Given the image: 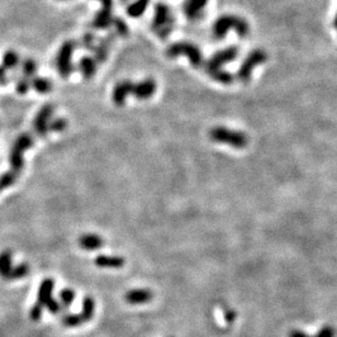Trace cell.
I'll use <instances>...</instances> for the list:
<instances>
[{"mask_svg": "<svg viewBox=\"0 0 337 337\" xmlns=\"http://www.w3.org/2000/svg\"><path fill=\"white\" fill-rule=\"evenodd\" d=\"M53 114V106L50 104L44 105L36 114L34 119V129L39 136H46L48 131V122Z\"/></svg>", "mask_w": 337, "mask_h": 337, "instance_id": "30bf717a", "label": "cell"}, {"mask_svg": "<svg viewBox=\"0 0 337 337\" xmlns=\"http://www.w3.org/2000/svg\"><path fill=\"white\" fill-rule=\"evenodd\" d=\"M30 272V267L28 264H21L17 267H12L8 275L5 277L7 281H15V279H20L27 276Z\"/></svg>", "mask_w": 337, "mask_h": 337, "instance_id": "cb8c5ba5", "label": "cell"}, {"mask_svg": "<svg viewBox=\"0 0 337 337\" xmlns=\"http://www.w3.org/2000/svg\"><path fill=\"white\" fill-rule=\"evenodd\" d=\"M103 239L97 234H84L79 238V245L84 250L95 251L103 246Z\"/></svg>", "mask_w": 337, "mask_h": 337, "instance_id": "e0dca14e", "label": "cell"}, {"mask_svg": "<svg viewBox=\"0 0 337 337\" xmlns=\"http://www.w3.org/2000/svg\"><path fill=\"white\" fill-rule=\"evenodd\" d=\"M113 35L110 34L105 39L101 40L98 45H95L93 52H94V60L98 63H103L106 61L107 56H109V50L113 43Z\"/></svg>", "mask_w": 337, "mask_h": 337, "instance_id": "9a60e30c", "label": "cell"}, {"mask_svg": "<svg viewBox=\"0 0 337 337\" xmlns=\"http://www.w3.org/2000/svg\"><path fill=\"white\" fill-rule=\"evenodd\" d=\"M209 136L215 142L230 145L234 148H244L249 142V138L243 132L227 129L224 127H215L209 131Z\"/></svg>", "mask_w": 337, "mask_h": 337, "instance_id": "5b68a950", "label": "cell"}, {"mask_svg": "<svg viewBox=\"0 0 337 337\" xmlns=\"http://www.w3.org/2000/svg\"><path fill=\"white\" fill-rule=\"evenodd\" d=\"M231 28H234V30L238 32V34L241 37H244L247 34V32H249L247 23L244 20H242V19L232 16H224L217 19V21L214 24L213 28L214 36L218 40L224 39L225 35L227 34V32Z\"/></svg>", "mask_w": 337, "mask_h": 337, "instance_id": "7a4b0ae2", "label": "cell"}, {"mask_svg": "<svg viewBox=\"0 0 337 337\" xmlns=\"http://www.w3.org/2000/svg\"><path fill=\"white\" fill-rule=\"evenodd\" d=\"M154 294L149 289H132L125 295V300L130 304H143L149 302Z\"/></svg>", "mask_w": 337, "mask_h": 337, "instance_id": "5bb4252c", "label": "cell"}, {"mask_svg": "<svg viewBox=\"0 0 337 337\" xmlns=\"http://www.w3.org/2000/svg\"><path fill=\"white\" fill-rule=\"evenodd\" d=\"M157 85L154 79H146L144 81L133 84L132 94L139 100H146L155 93Z\"/></svg>", "mask_w": 337, "mask_h": 337, "instance_id": "4fadbf2b", "label": "cell"}, {"mask_svg": "<svg viewBox=\"0 0 337 337\" xmlns=\"http://www.w3.org/2000/svg\"><path fill=\"white\" fill-rule=\"evenodd\" d=\"M112 24L115 27L116 33L120 36H126L128 35L129 30H128V25L120 18H113V22Z\"/></svg>", "mask_w": 337, "mask_h": 337, "instance_id": "f1b7e54d", "label": "cell"}, {"mask_svg": "<svg viewBox=\"0 0 337 337\" xmlns=\"http://www.w3.org/2000/svg\"><path fill=\"white\" fill-rule=\"evenodd\" d=\"M100 2L102 4V8L95 15L92 27L97 30H103L111 27L113 22V0H100Z\"/></svg>", "mask_w": 337, "mask_h": 337, "instance_id": "ba28073f", "label": "cell"}, {"mask_svg": "<svg viewBox=\"0 0 337 337\" xmlns=\"http://www.w3.org/2000/svg\"><path fill=\"white\" fill-rule=\"evenodd\" d=\"M165 54H167V57H169V58H175V57L181 55L186 56L188 57L193 67L199 68L203 66V54L200 49L194 45V44L187 42L174 43L168 47Z\"/></svg>", "mask_w": 337, "mask_h": 337, "instance_id": "277c9868", "label": "cell"}, {"mask_svg": "<svg viewBox=\"0 0 337 337\" xmlns=\"http://www.w3.org/2000/svg\"><path fill=\"white\" fill-rule=\"evenodd\" d=\"M45 306L47 307L48 311H49V312L52 313V314H57V313H59L60 311L65 310V309L62 308L61 303H59V302L57 301L56 299H54V298H50L49 300L47 301V303L45 304Z\"/></svg>", "mask_w": 337, "mask_h": 337, "instance_id": "e575fe53", "label": "cell"}, {"mask_svg": "<svg viewBox=\"0 0 337 337\" xmlns=\"http://www.w3.org/2000/svg\"><path fill=\"white\" fill-rule=\"evenodd\" d=\"M3 63L5 68L14 69L19 65V56L15 52H12V50H9V52L4 55Z\"/></svg>", "mask_w": 337, "mask_h": 337, "instance_id": "4316f807", "label": "cell"}, {"mask_svg": "<svg viewBox=\"0 0 337 337\" xmlns=\"http://www.w3.org/2000/svg\"><path fill=\"white\" fill-rule=\"evenodd\" d=\"M68 126L67 120L65 118H56L52 123L48 124V130H53L56 132L63 131Z\"/></svg>", "mask_w": 337, "mask_h": 337, "instance_id": "4dcf8cb0", "label": "cell"}, {"mask_svg": "<svg viewBox=\"0 0 337 337\" xmlns=\"http://www.w3.org/2000/svg\"><path fill=\"white\" fill-rule=\"evenodd\" d=\"M94 264L101 268H122L125 265V259L120 256L99 255L95 257Z\"/></svg>", "mask_w": 337, "mask_h": 337, "instance_id": "2e32d148", "label": "cell"}, {"mask_svg": "<svg viewBox=\"0 0 337 337\" xmlns=\"http://www.w3.org/2000/svg\"><path fill=\"white\" fill-rule=\"evenodd\" d=\"M31 86L39 93H48L53 89V85L48 79L36 77L31 81Z\"/></svg>", "mask_w": 337, "mask_h": 337, "instance_id": "603a6c76", "label": "cell"}, {"mask_svg": "<svg viewBox=\"0 0 337 337\" xmlns=\"http://www.w3.org/2000/svg\"><path fill=\"white\" fill-rule=\"evenodd\" d=\"M150 0H135L127 8V14L132 18L141 17L146 11V9H147Z\"/></svg>", "mask_w": 337, "mask_h": 337, "instance_id": "44dd1931", "label": "cell"}, {"mask_svg": "<svg viewBox=\"0 0 337 337\" xmlns=\"http://www.w3.org/2000/svg\"><path fill=\"white\" fill-rule=\"evenodd\" d=\"M97 66L98 62L91 57H82L79 61V69L86 79L93 77L95 72H97Z\"/></svg>", "mask_w": 337, "mask_h": 337, "instance_id": "d6986e66", "label": "cell"}, {"mask_svg": "<svg viewBox=\"0 0 337 337\" xmlns=\"http://www.w3.org/2000/svg\"><path fill=\"white\" fill-rule=\"evenodd\" d=\"M206 72L216 81L221 82V84H225V85L232 84L233 76L230 73L221 71L220 68L219 69H212V71H206Z\"/></svg>", "mask_w": 337, "mask_h": 337, "instance_id": "7402d4cb", "label": "cell"}, {"mask_svg": "<svg viewBox=\"0 0 337 337\" xmlns=\"http://www.w3.org/2000/svg\"><path fill=\"white\" fill-rule=\"evenodd\" d=\"M133 84L129 80L119 81L116 86L114 87L112 93L113 102L116 105H123L126 102V98L129 93H132Z\"/></svg>", "mask_w": 337, "mask_h": 337, "instance_id": "7c38bea8", "label": "cell"}, {"mask_svg": "<svg viewBox=\"0 0 337 337\" xmlns=\"http://www.w3.org/2000/svg\"><path fill=\"white\" fill-rule=\"evenodd\" d=\"M82 312H85L88 316L92 317L94 313V300L92 297H86L84 299V303H82Z\"/></svg>", "mask_w": 337, "mask_h": 337, "instance_id": "1f68e13d", "label": "cell"}, {"mask_svg": "<svg viewBox=\"0 0 337 337\" xmlns=\"http://www.w3.org/2000/svg\"><path fill=\"white\" fill-rule=\"evenodd\" d=\"M238 52H239L238 48L232 46V47H229V48L221 50V52L216 53L206 63V71L219 69L222 65H225L226 62L233 60L235 57H237Z\"/></svg>", "mask_w": 337, "mask_h": 337, "instance_id": "9c48e42d", "label": "cell"}, {"mask_svg": "<svg viewBox=\"0 0 337 337\" xmlns=\"http://www.w3.org/2000/svg\"><path fill=\"white\" fill-rule=\"evenodd\" d=\"M34 144V139L30 133H22V135L17 138L14 146H12L10 155H9V163L11 165V171L19 174L23 169V152L31 148Z\"/></svg>", "mask_w": 337, "mask_h": 337, "instance_id": "3957f363", "label": "cell"}, {"mask_svg": "<svg viewBox=\"0 0 337 337\" xmlns=\"http://www.w3.org/2000/svg\"><path fill=\"white\" fill-rule=\"evenodd\" d=\"M43 307H41L40 304H37L35 303L33 307L31 308L30 310V317H31V320L32 321H40L41 319V316H42V312H43Z\"/></svg>", "mask_w": 337, "mask_h": 337, "instance_id": "d590c367", "label": "cell"}, {"mask_svg": "<svg viewBox=\"0 0 337 337\" xmlns=\"http://www.w3.org/2000/svg\"><path fill=\"white\" fill-rule=\"evenodd\" d=\"M120 2H122L123 4H126V3H129L130 0H120Z\"/></svg>", "mask_w": 337, "mask_h": 337, "instance_id": "74e56055", "label": "cell"}, {"mask_svg": "<svg viewBox=\"0 0 337 337\" xmlns=\"http://www.w3.org/2000/svg\"><path fill=\"white\" fill-rule=\"evenodd\" d=\"M36 62L33 59H25L22 63V72L24 77L30 78V77H33L36 73Z\"/></svg>", "mask_w": 337, "mask_h": 337, "instance_id": "f546056e", "label": "cell"}, {"mask_svg": "<svg viewBox=\"0 0 337 337\" xmlns=\"http://www.w3.org/2000/svg\"><path fill=\"white\" fill-rule=\"evenodd\" d=\"M55 287V282L52 278H46L42 282L40 289H39V294H37V304H40L41 307L45 306L47 301L52 298L53 290Z\"/></svg>", "mask_w": 337, "mask_h": 337, "instance_id": "ac0fdd59", "label": "cell"}, {"mask_svg": "<svg viewBox=\"0 0 337 337\" xmlns=\"http://www.w3.org/2000/svg\"><path fill=\"white\" fill-rule=\"evenodd\" d=\"M174 25L175 19L171 8L167 4L158 3L155 6V17L151 24V30L158 37L164 40L171 34Z\"/></svg>", "mask_w": 337, "mask_h": 337, "instance_id": "6da1fadb", "label": "cell"}, {"mask_svg": "<svg viewBox=\"0 0 337 337\" xmlns=\"http://www.w3.org/2000/svg\"><path fill=\"white\" fill-rule=\"evenodd\" d=\"M266 60V54H264L263 52H260V50H256V52H253L249 55V57L244 60L243 65L241 66V68L239 69L238 72V78L243 81V82H247L250 80L251 77V74L254 67H256L259 63H262Z\"/></svg>", "mask_w": 337, "mask_h": 337, "instance_id": "52a82bcc", "label": "cell"}, {"mask_svg": "<svg viewBox=\"0 0 337 337\" xmlns=\"http://www.w3.org/2000/svg\"><path fill=\"white\" fill-rule=\"evenodd\" d=\"M91 317L88 316L85 312H81L80 314H71V315H65L62 317V324L66 327H76L78 325H81L88 321H90Z\"/></svg>", "mask_w": 337, "mask_h": 337, "instance_id": "ffe728a7", "label": "cell"}, {"mask_svg": "<svg viewBox=\"0 0 337 337\" xmlns=\"http://www.w3.org/2000/svg\"><path fill=\"white\" fill-rule=\"evenodd\" d=\"M30 87H31V81L29 80V78L23 77V78L19 79L17 81L16 89H17V92L19 94H25V93H27L29 91Z\"/></svg>", "mask_w": 337, "mask_h": 337, "instance_id": "d6a6232c", "label": "cell"}, {"mask_svg": "<svg viewBox=\"0 0 337 337\" xmlns=\"http://www.w3.org/2000/svg\"><path fill=\"white\" fill-rule=\"evenodd\" d=\"M207 4V0H184L183 12L189 20L195 21L203 17V10Z\"/></svg>", "mask_w": 337, "mask_h": 337, "instance_id": "8fae6325", "label": "cell"}, {"mask_svg": "<svg viewBox=\"0 0 337 337\" xmlns=\"http://www.w3.org/2000/svg\"><path fill=\"white\" fill-rule=\"evenodd\" d=\"M61 306L63 309H66L68 306H71L75 299V291L71 288H65L60 291L59 294Z\"/></svg>", "mask_w": 337, "mask_h": 337, "instance_id": "83f0119b", "label": "cell"}, {"mask_svg": "<svg viewBox=\"0 0 337 337\" xmlns=\"http://www.w3.org/2000/svg\"><path fill=\"white\" fill-rule=\"evenodd\" d=\"M17 177L18 174L15 173L14 171L10 170L8 172H5L2 176H0V192L5 188H8L14 185L17 181Z\"/></svg>", "mask_w": 337, "mask_h": 337, "instance_id": "484cf974", "label": "cell"}, {"mask_svg": "<svg viewBox=\"0 0 337 337\" xmlns=\"http://www.w3.org/2000/svg\"><path fill=\"white\" fill-rule=\"evenodd\" d=\"M12 254L10 251H5L0 254V276L4 278L8 275V273L12 268Z\"/></svg>", "mask_w": 337, "mask_h": 337, "instance_id": "d4e9b609", "label": "cell"}, {"mask_svg": "<svg viewBox=\"0 0 337 337\" xmlns=\"http://www.w3.org/2000/svg\"><path fill=\"white\" fill-rule=\"evenodd\" d=\"M81 45L88 50H93L95 47V37L91 33H87L81 39Z\"/></svg>", "mask_w": 337, "mask_h": 337, "instance_id": "836d02e7", "label": "cell"}, {"mask_svg": "<svg viewBox=\"0 0 337 337\" xmlns=\"http://www.w3.org/2000/svg\"><path fill=\"white\" fill-rule=\"evenodd\" d=\"M77 46V44L74 41H67L61 45L58 54L56 57V66L58 69L59 75L61 77L66 78L69 75L73 73V65H72V58L74 50Z\"/></svg>", "mask_w": 337, "mask_h": 337, "instance_id": "8992f818", "label": "cell"}, {"mask_svg": "<svg viewBox=\"0 0 337 337\" xmlns=\"http://www.w3.org/2000/svg\"><path fill=\"white\" fill-rule=\"evenodd\" d=\"M8 82L7 75H6V69L4 66H0V85L5 86Z\"/></svg>", "mask_w": 337, "mask_h": 337, "instance_id": "8d00e7d4", "label": "cell"}]
</instances>
